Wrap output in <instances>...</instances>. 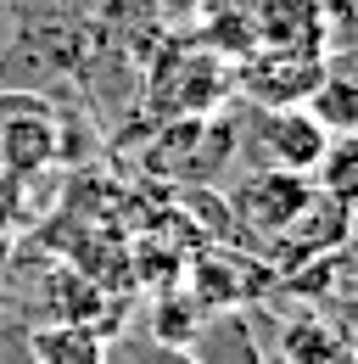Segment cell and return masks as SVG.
Instances as JSON below:
<instances>
[{
  "label": "cell",
  "mask_w": 358,
  "mask_h": 364,
  "mask_svg": "<svg viewBox=\"0 0 358 364\" xmlns=\"http://www.w3.org/2000/svg\"><path fill=\"white\" fill-rule=\"evenodd\" d=\"M23 348L34 353V364H107L112 353V342L79 319H45L23 336Z\"/></svg>",
  "instance_id": "8"
},
{
  "label": "cell",
  "mask_w": 358,
  "mask_h": 364,
  "mask_svg": "<svg viewBox=\"0 0 358 364\" xmlns=\"http://www.w3.org/2000/svg\"><path fill=\"white\" fill-rule=\"evenodd\" d=\"M330 297H336V314H342V331H347V325H358V264L347 274H342V280H336V291H330Z\"/></svg>",
  "instance_id": "16"
},
{
  "label": "cell",
  "mask_w": 358,
  "mask_h": 364,
  "mask_svg": "<svg viewBox=\"0 0 358 364\" xmlns=\"http://www.w3.org/2000/svg\"><path fill=\"white\" fill-rule=\"evenodd\" d=\"M313 202V180L308 174H286V168H258L229 191V225L246 230V235H264L274 241L280 230L291 225L303 208Z\"/></svg>",
  "instance_id": "2"
},
{
  "label": "cell",
  "mask_w": 358,
  "mask_h": 364,
  "mask_svg": "<svg viewBox=\"0 0 358 364\" xmlns=\"http://www.w3.org/2000/svg\"><path fill=\"white\" fill-rule=\"evenodd\" d=\"M313 191L358 213V129H342L325 140V151L313 163Z\"/></svg>",
  "instance_id": "11"
},
{
  "label": "cell",
  "mask_w": 358,
  "mask_h": 364,
  "mask_svg": "<svg viewBox=\"0 0 358 364\" xmlns=\"http://www.w3.org/2000/svg\"><path fill=\"white\" fill-rule=\"evenodd\" d=\"M196 364H268L264 348H258V331H252V314L246 309H229V314H207L196 348H190Z\"/></svg>",
  "instance_id": "9"
},
{
  "label": "cell",
  "mask_w": 358,
  "mask_h": 364,
  "mask_svg": "<svg viewBox=\"0 0 358 364\" xmlns=\"http://www.w3.org/2000/svg\"><path fill=\"white\" fill-rule=\"evenodd\" d=\"M23 230V180L0 174V235H17Z\"/></svg>",
  "instance_id": "15"
},
{
  "label": "cell",
  "mask_w": 358,
  "mask_h": 364,
  "mask_svg": "<svg viewBox=\"0 0 358 364\" xmlns=\"http://www.w3.org/2000/svg\"><path fill=\"white\" fill-rule=\"evenodd\" d=\"M202 23H252L258 0H190Z\"/></svg>",
  "instance_id": "14"
},
{
  "label": "cell",
  "mask_w": 358,
  "mask_h": 364,
  "mask_svg": "<svg viewBox=\"0 0 358 364\" xmlns=\"http://www.w3.org/2000/svg\"><path fill=\"white\" fill-rule=\"evenodd\" d=\"M101 17H107V28L118 40H129V34H157L168 23V6L163 0H107Z\"/></svg>",
  "instance_id": "13"
},
{
  "label": "cell",
  "mask_w": 358,
  "mask_h": 364,
  "mask_svg": "<svg viewBox=\"0 0 358 364\" xmlns=\"http://www.w3.org/2000/svg\"><path fill=\"white\" fill-rule=\"evenodd\" d=\"M325 73H330V56L258 46L252 56H241L235 85H241V90L268 112V107H308V95L319 90V79H325Z\"/></svg>",
  "instance_id": "1"
},
{
  "label": "cell",
  "mask_w": 358,
  "mask_h": 364,
  "mask_svg": "<svg viewBox=\"0 0 358 364\" xmlns=\"http://www.w3.org/2000/svg\"><path fill=\"white\" fill-rule=\"evenodd\" d=\"M308 112L330 129V135L358 129V79H353V73H342V68H330V73L319 79V90L308 95Z\"/></svg>",
  "instance_id": "12"
},
{
  "label": "cell",
  "mask_w": 358,
  "mask_h": 364,
  "mask_svg": "<svg viewBox=\"0 0 358 364\" xmlns=\"http://www.w3.org/2000/svg\"><path fill=\"white\" fill-rule=\"evenodd\" d=\"M146 325H151V342H157V348L190 353V348H196V336H202V325H207V309H202L185 286H168V291H157V297H151Z\"/></svg>",
  "instance_id": "10"
},
{
  "label": "cell",
  "mask_w": 358,
  "mask_h": 364,
  "mask_svg": "<svg viewBox=\"0 0 358 364\" xmlns=\"http://www.w3.org/2000/svg\"><path fill=\"white\" fill-rule=\"evenodd\" d=\"M163 6H168V11H179V6H190V0H163Z\"/></svg>",
  "instance_id": "19"
},
{
  "label": "cell",
  "mask_w": 358,
  "mask_h": 364,
  "mask_svg": "<svg viewBox=\"0 0 358 364\" xmlns=\"http://www.w3.org/2000/svg\"><path fill=\"white\" fill-rule=\"evenodd\" d=\"M330 129L313 118L308 107H268L258 118V146H264V168H286V174H308L325 151Z\"/></svg>",
  "instance_id": "4"
},
{
  "label": "cell",
  "mask_w": 358,
  "mask_h": 364,
  "mask_svg": "<svg viewBox=\"0 0 358 364\" xmlns=\"http://www.w3.org/2000/svg\"><path fill=\"white\" fill-rule=\"evenodd\" d=\"M268 286H274V269H268V264H246V258H229V252H190L185 291H190L207 314L246 309V297H258Z\"/></svg>",
  "instance_id": "3"
},
{
  "label": "cell",
  "mask_w": 358,
  "mask_h": 364,
  "mask_svg": "<svg viewBox=\"0 0 358 364\" xmlns=\"http://www.w3.org/2000/svg\"><path fill=\"white\" fill-rule=\"evenodd\" d=\"M129 364H196L190 353H174V348H157V342H146V348H134Z\"/></svg>",
  "instance_id": "17"
},
{
  "label": "cell",
  "mask_w": 358,
  "mask_h": 364,
  "mask_svg": "<svg viewBox=\"0 0 358 364\" xmlns=\"http://www.w3.org/2000/svg\"><path fill=\"white\" fill-rule=\"evenodd\" d=\"M325 6H330V17H342V11L353 6V0H325Z\"/></svg>",
  "instance_id": "18"
},
{
  "label": "cell",
  "mask_w": 358,
  "mask_h": 364,
  "mask_svg": "<svg viewBox=\"0 0 358 364\" xmlns=\"http://www.w3.org/2000/svg\"><path fill=\"white\" fill-rule=\"evenodd\" d=\"M252 28H258V46L325 56V50H330V34H336V17H330L325 0H258Z\"/></svg>",
  "instance_id": "5"
},
{
  "label": "cell",
  "mask_w": 358,
  "mask_h": 364,
  "mask_svg": "<svg viewBox=\"0 0 358 364\" xmlns=\"http://www.w3.org/2000/svg\"><path fill=\"white\" fill-rule=\"evenodd\" d=\"M50 157H56V124L45 118V107L0 112V174L28 180V174L50 168Z\"/></svg>",
  "instance_id": "7"
},
{
  "label": "cell",
  "mask_w": 358,
  "mask_h": 364,
  "mask_svg": "<svg viewBox=\"0 0 358 364\" xmlns=\"http://www.w3.org/2000/svg\"><path fill=\"white\" fill-rule=\"evenodd\" d=\"M353 359H358V336H353Z\"/></svg>",
  "instance_id": "21"
},
{
  "label": "cell",
  "mask_w": 358,
  "mask_h": 364,
  "mask_svg": "<svg viewBox=\"0 0 358 364\" xmlns=\"http://www.w3.org/2000/svg\"><path fill=\"white\" fill-rule=\"evenodd\" d=\"M85 6H107V0H85Z\"/></svg>",
  "instance_id": "20"
},
{
  "label": "cell",
  "mask_w": 358,
  "mask_h": 364,
  "mask_svg": "<svg viewBox=\"0 0 358 364\" xmlns=\"http://www.w3.org/2000/svg\"><path fill=\"white\" fill-rule=\"evenodd\" d=\"M274 364H358L353 336L319 309H297L274 331Z\"/></svg>",
  "instance_id": "6"
}]
</instances>
